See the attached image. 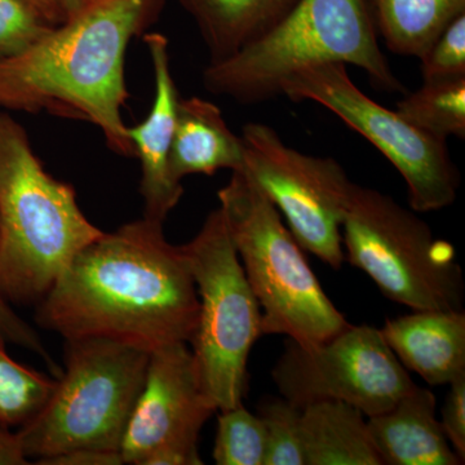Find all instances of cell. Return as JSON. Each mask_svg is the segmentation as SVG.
Instances as JSON below:
<instances>
[{
    "label": "cell",
    "instance_id": "6da1fadb",
    "mask_svg": "<svg viewBox=\"0 0 465 465\" xmlns=\"http://www.w3.org/2000/svg\"><path fill=\"white\" fill-rule=\"evenodd\" d=\"M197 289L183 246L143 217L105 232L73 259L38 302L36 322L64 339L104 338L153 351L191 342Z\"/></svg>",
    "mask_w": 465,
    "mask_h": 465
},
{
    "label": "cell",
    "instance_id": "7a4b0ae2",
    "mask_svg": "<svg viewBox=\"0 0 465 465\" xmlns=\"http://www.w3.org/2000/svg\"><path fill=\"white\" fill-rule=\"evenodd\" d=\"M167 0H100L16 57L0 63V106L96 125L110 149L134 157L122 108L128 45L145 35Z\"/></svg>",
    "mask_w": 465,
    "mask_h": 465
},
{
    "label": "cell",
    "instance_id": "3957f363",
    "mask_svg": "<svg viewBox=\"0 0 465 465\" xmlns=\"http://www.w3.org/2000/svg\"><path fill=\"white\" fill-rule=\"evenodd\" d=\"M103 234L79 207L74 188L42 166L23 125L0 113V295L38 304Z\"/></svg>",
    "mask_w": 465,
    "mask_h": 465
},
{
    "label": "cell",
    "instance_id": "277c9868",
    "mask_svg": "<svg viewBox=\"0 0 465 465\" xmlns=\"http://www.w3.org/2000/svg\"><path fill=\"white\" fill-rule=\"evenodd\" d=\"M329 63L361 67L382 91L405 92L379 47L366 0H299L258 41L208 64L203 84L237 103H264L299 70Z\"/></svg>",
    "mask_w": 465,
    "mask_h": 465
},
{
    "label": "cell",
    "instance_id": "5b68a950",
    "mask_svg": "<svg viewBox=\"0 0 465 465\" xmlns=\"http://www.w3.org/2000/svg\"><path fill=\"white\" fill-rule=\"evenodd\" d=\"M229 234L262 309V336L317 344L349 323L324 292L280 211L244 171L217 192Z\"/></svg>",
    "mask_w": 465,
    "mask_h": 465
},
{
    "label": "cell",
    "instance_id": "8992f818",
    "mask_svg": "<svg viewBox=\"0 0 465 465\" xmlns=\"http://www.w3.org/2000/svg\"><path fill=\"white\" fill-rule=\"evenodd\" d=\"M149 358L145 349L112 339H65V367L51 399L17 432L26 458L79 449L121 452Z\"/></svg>",
    "mask_w": 465,
    "mask_h": 465
},
{
    "label": "cell",
    "instance_id": "52a82bcc",
    "mask_svg": "<svg viewBox=\"0 0 465 465\" xmlns=\"http://www.w3.org/2000/svg\"><path fill=\"white\" fill-rule=\"evenodd\" d=\"M341 241L344 262L369 275L385 298L412 311H463L454 247L391 195L354 183Z\"/></svg>",
    "mask_w": 465,
    "mask_h": 465
},
{
    "label": "cell",
    "instance_id": "ba28073f",
    "mask_svg": "<svg viewBox=\"0 0 465 465\" xmlns=\"http://www.w3.org/2000/svg\"><path fill=\"white\" fill-rule=\"evenodd\" d=\"M197 289V327L191 342L202 388L216 411L243 405L247 363L262 336V309L232 244L222 208L183 244Z\"/></svg>",
    "mask_w": 465,
    "mask_h": 465
},
{
    "label": "cell",
    "instance_id": "9c48e42d",
    "mask_svg": "<svg viewBox=\"0 0 465 465\" xmlns=\"http://www.w3.org/2000/svg\"><path fill=\"white\" fill-rule=\"evenodd\" d=\"M281 96L320 104L362 134L405 180L410 208L415 213L440 211L457 200L460 180L448 142L423 133L397 110L370 99L351 81L344 64L299 70L283 82Z\"/></svg>",
    "mask_w": 465,
    "mask_h": 465
},
{
    "label": "cell",
    "instance_id": "30bf717a",
    "mask_svg": "<svg viewBox=\"0 0 465 465\" xmlns=\"http://www.w3.org/2000/svg\"><path fill=\"white\" fill-rule=\"evenodd\" d=\"M241 137L242 171L280 211L304 251L341 268V225L354 188L347 171L333 158L291 148L268 124H246Z\"/></svg>",
    "mask_w": 465,
    "mask_h": 465
},
{
    "label": "cell",
    "instance_id": "8fae6325",
    "mask_svg": "<svg viewBox=\"0 0 465 465\" xmlns=\"http://www.w3.org/2000/svg\"><path fill=\"white\" fill-rule=\"evenodd\" d=\"M272 379L281 396L295 405L339 401L366 418L387 411L415 385L381 330L370 324H349L317 344L287 339Z\"/></svg>",
    "mask_w": 465,
    "mask_h": 465
},
{
    "label": "cell",
    "instance_id": "7c38bea8",
    "mask_svg": "<svg viewBox=\"0 0 465 465\" xmlns=\"http://www.w3.org/2000/svg\"><path fill=\"white\" fill-rule=\"evenodd\" d=\"M215 411L202 388L188 342L154 349L122 440L124 464L142 465L153 450L164 443L200 442L202 428Z\"/></svg>",
    "mask_w": 465,
    "mask_h": 465
},
{
    "label": "cell",
    "instance_id": "4fadbf2b",
    "mask_svg": "<svg viewBox=\"0 0 465 465\" xmlns=\"http://www.w3.org/2000/svg\"><path fill=\"white\" fill-rule=\"evenodd\" d=\"M143 41L148 45L154 70V101L145 121L128 127V136L134 155L142 163L140 194L143 200V217L164 223L183 194V183L173 179L170 170L180 96L171 73L168 39L159 33H146Z\"/></svg>",
    "mask_w": 465,
    "mask_h": 465
},
{
    "label": "cell",
    "instance_id": "5bb4252c",
    "mask_svg": "<svg viewBox=\"0 0 465 465\" xmlns=\"http://www.w3.org/2000/svg\"><path fill=\"white\" fill-rule=\"evenodd\" d=\"M381 332L407 371L432 387L465 375L463 311H414L385 321Z\"/></svg>",
    "mask_w": 465,
    "mask_h": 465
},
{
    "label": "cell",
    "instance_id": "9a60e30c",
    "mask_svg": "<svg viewBox=\"0 0 465 465\" xmlns=\"http://www.w3.org/2000/svg\"><path fill=\"white\" fill-rule=\"evenodd\" d=\"M436 396L414 385L393 407L367 418L382 465H460L436 415Z\"/></svg>",
    "mask_w": 465,
    "mask_h": 465
},
{
    "label": "cell",
    "instance_id": "2e32d148",
    "mask_svg": "<svg viewBox=\"0 0 465 465\" xmlns=\"http://www.w3.org/2000/svg\"><path fill=\"white\" fill-rule=\"evenodd\" d=\"M244 166V145L226 124L222 110L210 101L180 97L170 153V170L182 183L188 174H215L220 170L240 171Z\"/></svg>",
    "mask_w": 465,
    "mask_h": 465
},
{
    "label": "cell",
    "instance_id": "e0dca14e",
    "mask_svg": "<svg viewBox=\"0 0 465 465\" xmlns=\"http://www.w3.org/2000/svg\"><path fill=\"white\" fill-rule=\"evenodd\" d=\"M195 25L210 64L232 57L258 41L293 8L299 0H177Z\"/></svg>",
    "mask_w": 465,
    "mask_h": 465
},
{
    "label": "cell",
    "instance_id": "ac0fdd59",
    "mask_svg": "<svg viewBox=\"0 0 465 465\" xmlns=\"http://www.w3.org/2000/svg\"><path fill=\"white\" fill-rule=\"evenodd\" d=\"M305 465H382L362 411L339 401L302 406Z\"/></svg>",
    "mask_w": 465,
    "mask_h": 465
},
{
    "label": "cell",
    "instance_id": "d6986e66",
    "mask_svg": "<svg viewBox=\"0 0 465 465\" xmlns=\"http://www.w3.org/2000/svg\"><path fill=\"white\" fill-rule=\"evenodd\" d=\"M376 33L400 56L420 58L460 15L465 0H366Z\"/></svg>",
    "mask_w": 465,
    "mask_h": 465
},
{
    "label": "cell",
    "instance_id": "ffe728a7",
    "mask_svg": "<svg viewBox=\"0 0 465 465\" xmlns=\"http://www.w3.org/2000/svg\"><path fill=\"white\" fill-rule=\"evenodd\" d=\"M397 112L423 133L448 142L465 137V76L424 82L397 104Z\"/></svg>",
    "mask_w": 465,
    "mask_h": 465
},
{
    "label": "cell",
    "instance_id": "44dd1931",
    "mask_svg": "<svg viewBox=\"0 0 465 465\" xmlns=\"http://www.w3.org/2000/svg\"><path fill=\"white\" fill-rule=\"evenodd\" d=\"M57 378H51L9 356L0 335V423L18 427L29 423L51 399Z\"/></svg>",
    "mask_w": 465,
    "mask_h": 465
},
{
    "label": "cell",
    "instance_id": "7402d4cb",
    "mask_svg": "<svg viewBox=\"0 0 465 465\" xmlns=\"http://www.w3.org/2000/svg\"><path fill=\"white\" fill-rule=\"evenodd\" d=\"M266 432L258 414L243 405L220 411L213 458L217 465H264Z\"/></svg>",
    "mask_w": 465,
    "mask_h": 465
},
{
    "label": "cell",
    "instance_id": "603a6c76",
    "mask_svg": "<svg viewBox=\"0 0 465 465\" xmlns=\"http://www.w3.org/2000/svg\"><path fill=\"white\" fill-rule=\"evenodd\" d=\"M302 410L282 396L262 400L258 415L266 432L264 465H305L300 430Z\"/></svg>",
    "mask_w": 465,
    "mask_h": 465
},
{
    "label": "cell",
    "instance_id": "cb8c5ba5",
    "mask_svg": "<svg viewBox=\"0 0 465 465\" xmlns=\"http://www.w3.org/2000/svg\"><path fill=\"white\" fill-rule=\"evenodd\" d=\"M52 27L20 0H0V63L29 50Z\"/></svg>",
    "mask_w": 465,
    "mask_h": 465
},
{
    "label": "cell",
    "instance_id": "d4e9b609",
    "mask_svg": "<svg viewBox=\"0 0 465 465\" xmlns=\"http://www.w3.org/2000/svg\"><path fill=\"white\" fill-rule=\"evenodd\" d=\"M419 60L424 82L465 76V14L455 18Z\"/></svg>",
    "mask_w": 465,
    "mask_h": 465
},
{
    "label": "cell",
    "instance_id": "484cf974",
    "mask_svg": "<svg viewBox=\"0 0 465 465\" xmlns=\"http://www.w3.org/2000/svg\"><path fill=\"white\" fill-rule=\"evenodd\" d=\"M449 387L440 421L452 450L465 461V375L450 382Z\"/></svg>",
    "mask_w": 465,
    "mask_h": 465
},
{
    "label": "cell",
    "instance_id": "4316f807",
    "mask_svg": "<svg viewBox=\"0 0 465 465\" xmlns=\"http://www.w3.org/2000/svg\"><path fill=\"white\" fill-rule=\"evenodd\" d=\"M0 335L5 339V341L14 342L17 347L27 349L33 353L38 354L45 362L48 363L50 369L57 372L56 365L51 360L47 349L43 344L38 332L25 322L16 312L12 309L11 304L0 295Z\"/></svg>",
    "mask_w": 465,
    "mask_h": 465
},
{
    "label": "cell",
    "instance_id": "83f0119b",
    "mask_svg": "<svg viewBox=\"0 0 465 465\" xmlns=\"http://www.w3.org/2000/svg\"><path fill=\"white\" fill-rule=\"evenodd\" d=\"M200 449L195 440L164 443L143 459L142 465H202Z\"/></svg>",
    "mask_w": 465,
    "mask_h": 465
},
{
    "label": "cell",
    "instance_id": "f1b7e54d",
    "mask_svg": "<svg viewBox=\"0 0 465 465\" xmlns=\"http://www.w3.org/2000/svg\"><path fill=\"white\" fill-rule=\"evenodd\" d=\"M43 465H121L124 464L121 452L108 450L79 449L58 454L56 457L35 461Z\"/></svg>",
    "mask_w": 465,
    "mask_h": 465
},
{
    "label": "cell",
    "instance_id": "f546056e",
    "mask_svg": "<svg viewBox=\"0 0 465 465\" xmlns=\"http://www.w3.org/2000/svg\"><path fill=\"white\" fill-rule=\"evenodd\" d=\"M29 464L17 432L0 423V465Z\"/></svg>",
    "mask_w": 465,
    "mask_h": 465
},
{
    "label": "cell",
    "instance_id": "4dcf8cb0",
    "mask_svg": "<svg viewBox=\"0 0 465 465\" xmlns=\"http://www.w3.org/2000/svg\"><path fill=\"white\" fill-rule=\"evenodd\" d=\"M20 2L35 12L48 25L58 26L65 21L63 0H20Z\"/></svg>",
    "mask_w": 465,
    "mask_h": 465
},
{
    "label": "cell",
    "instance_id": "1f68e13d",
    "mask_svg": "<svg viewBox=\"0 0 465 465\" xmlns=\"http://www.w3.org/2000/svg\"><path fill=\"white\" fill-rule=\"evenodd\" d=\"M100 0H63L64 14H65V21L69 18L76 16V15L84 12V9L90 8L94 3ZM64 21V23H65Z\"/></svg>",
    "mask_w": 465,
    "mask_h": 465
}]
</instances>
